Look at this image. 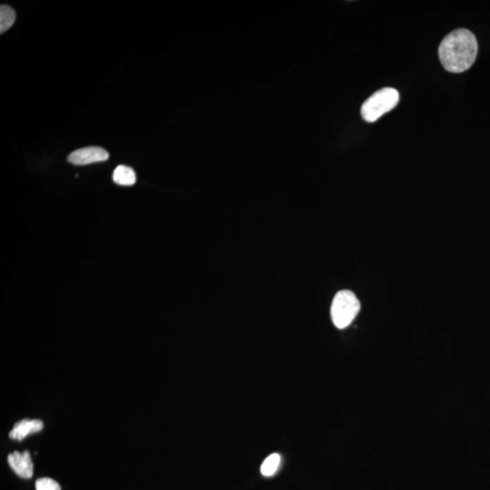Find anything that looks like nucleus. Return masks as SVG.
<instances>
[{
    "instance_id": "obj_8",
    "label": "nucleus",
    "mask_w": 490,
    "mask_h": 490,
    "mask_svg": "<svg viewBox=\"0 0 490 490\" xmlns=\"http://www.w3.org/2000/svg\"><path fill=\"white\" fill-rule=\"evenodd\" d=\"M16 20V12L13 8L7 5H1L0 7V33L3 34L8 30Z\"/></svg>"
},
{
    "instance_id": "obj_1",
    "label": "nucleus",
    "mask_w": 490,
    "mask_h": 490,
    "mask_svg": "<svg viewBox=\"0 0 490 490\" xmlns=\"http://www.w3.org/2000/svg\"><path fill=\"white\" fill-rule=\"evenodd\" d=\"M479 45L471 31L460 28L452 31L439 47V56L446 71L460 74L475 62Z\"/></svg>"
},
{
    "instance_id": "obj_7",
    "label": "nucleus",
    "mask_w": 490,
    "mask_h": 490,
    "mask_svg": "<svg viewBox=\"0 0 490 490\" xmlns=\"http://www.w3.org/2000/svg\"><path fill=\"white\" fill-rule=\"evenodd\" d=\"M114 182L119 185L131 186L137 182L135 171L131 167L118 166L113 173Z\"/></svg>"
},
{
    "instance_id": "obj_4",
    "label": "nucleus",
    "mask_w": 490,
    "mask_h": 490,
    "mask_svg": "<svg viewBox=\"0 0 490 490\" xmlns=\"http://www.w3.org/2000/svg\"><path fill=\"white\" fill-rule=\"evenodd\" d=\"M109 154L104 148L90 147L80 148L69 154L68 162L75 166H87V164L104 162L109 159Z\"/></svg>"
},
{
    "instance_id": "obj_9",
    "label": "nucleus",
    "mask_w": 490,
    "mask_h": 490,
    "mask_svg": "<svg viewBox=\"0 0 490 490\" xmlns=\"http://www.w3.org/2000/svg\"><path fill=\"white\" fill-rule=\"evenodd\" d=\"M281 463V456L279 454H271L270 456L265 458L262 464L261 472L265 477H271L276 473L279 469Z\"/></svg>"
},
{
    "instance_id": "obj_6",
    "label": "nucleus",
    "mask_w": 490,
    "mask_h": 490,
    "mask_svg": "<svg viewBox=\"0 0 490 490\" xmlns=\"http://www.w3.org/2000/svg\"><path fill=\"white\" fill-rule=\"evenodd\" d=\"M44 424L40 419H22L16 423L9 437L15 441H23L27 436L42 431Z\"/></svg>"
},
{
    "instance_id": "obj_3",
    "label": "nucleus",
    "mask_w": 490,
    "mask_h": 490,
    "mask_svg": "<svg viewBox=\"0 0 490 490\" xmlns=\"http://www.w3.org/2000/svg\"><path fill=\"white\" fill-rule=\"evenodd\" d=\"M360 303L355 294L343 290L335 295L331 307V320L338 329H345L358 315Z\"/></svg>"
},
{
    "instance_id": "obj_5",
    "label": "nucleus",
    "mask_w": 490,
    "mask_h": 490,
    "mask_svg": "<svg viewBox=\"0 0 490 490\" xmlns=\"http://www.w3.org/2000/svg\"><path fill=\"white\" fill-rule=\"evenodd\" d=\"M8 463L11 469L22 479H30L33 476L34 466L31 460L30 453L28 451H15L9 454Z\"/></svg>"
},
{
    "instance_id": "obj_2",
    "label": "nucleus",
    "mask_w": 490,
    "mask_h": 490,
    "mask_svg": "<svg viewBox=\"0 0 490 490\" xmlns=\"http://www.w3.org/2000/svg\"><path fill=\"white\" fill-rule=\"evenodd\" d=\"M399 101V92L391 87L382 88L362 104L360 110L362 118L369 123L377 121L384 114L391 111Z\"/></svg>"
},
{
    "instance_id": "obj_10",
    "label": "nucleus",
    "mask_w": 490,
    "mask_h": 490,
    "mask_svg": "<svg viewBox=\"0 0 490 490\" xmlns=\"http://www.w3.org/2000/svg\"><path fill=\"white\" fill-rule=\"evenodd\" d=\"M36 490H61L58 482L49 477H43L37 480Z\"/></svg>"
}]
</instances>
